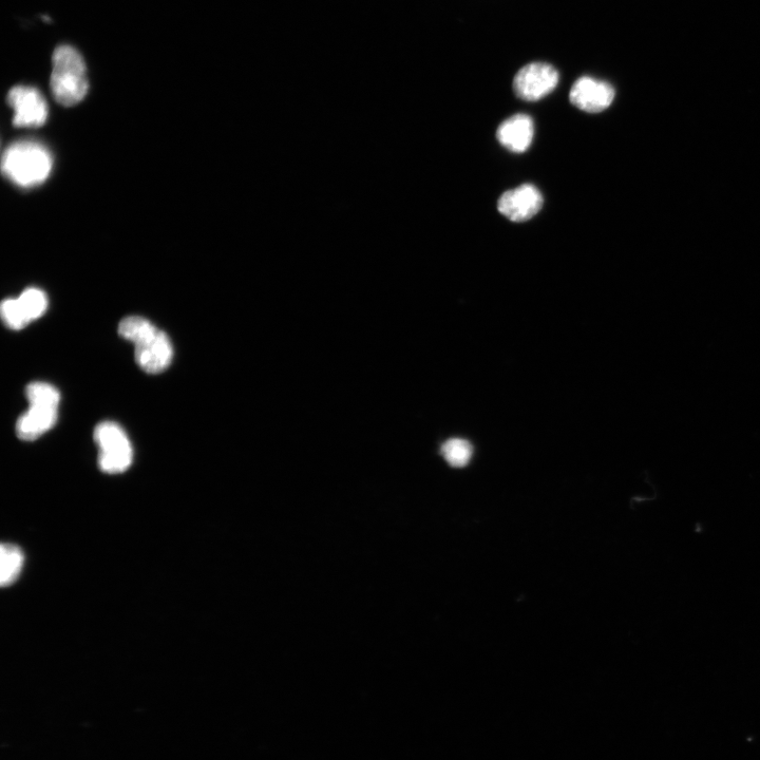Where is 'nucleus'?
<instances>
[{
	"instance_id": "1",
	"label": "nucleus",
	"mask_w": 760,
	"mask_h": 760,
	"mask_svg": "<svg viewBox=\"0 0 760 760\" xmlns=\"http://www.w3.org/2000/svg\"><path fill=\"white\" fill-rule=\"evenodd\" d=\"M119 333L136 346V360L142 370L149 374L165 371L173 359V346L168 336L150 321L140 316L123 319Z\"/></svg>"
},
{
	"instance_id": "2",
	"label": "nucleus",
	"mask_w": 760,
	"mask_h": 760,
	"mask_svg": "<svg viewBox=\"0 0 760 760\" xmlns=\"http://www.w3.org/2000/svg\"><path fill=\"white\" fill-rule=\"evenodd\" d=\"M51 90L57 103L71 107L84 100L89 89L82 55L68 45L57 47L52 57Z\"/></svg>"
},
{
	"instance_id": "3",
	"label": "nucleus",
	"mask_w": 760,
	"mask_h": 760,
	"mask_svg": "<svg viewBox=\"0 0 760 760\" xmlns=\"http://www.w3.org/2000/svg\"><path fill=\"white\" fill-rule=\"evenodd\" d=\"M2 168L4 175L14 184L31 187L47 180L52 169V157L40 143L19 141L6 149Z\"/></svg>"
},
{
	"instance_id": "4",
	"label": "nucleus",
	"mask_w": 760,
	"mask_h": 760,
	"mask_svg": "<svg viewBox=\"0 0 760 760\" xmlns=\"http://www.w3.org/2000/svg\"><path fill=\"white\" fill-rule=\"evenodd\" d=\"M26 394L29 410L19 417L16 433L23 441H34L54 427L59 416L61 394L46 383H32Z\"/></svg>"
},
{
	"instance_id": "5",
	"label": "nucleus",
	"mask_w": 760,
	"mask_h": 760,
	"mask_svg": "<svg viewBox=\"0 0 760 760\" xmlns=\"http://www.w3.org/2000/svg\"><path fill=\"white\" fill-rule=\"evenodd\" d=\"M94 440L100 448L99 466L106 473H122L132 463L133 451L124 430L112 422L95 428Z\"/></svg>"
},
{
	"instance_id": "6",
	"label": "nucleus",
	"mask_w": 760,
	"mask_h": 760,
	"mask_svg": "<svg viewBox=\"0 0 760 760\" xmlns=\"http://www.w3.org/2000/svg\"><path fill=\"white\" fill-rule=\"evenodd\" d=\"M559 72L547 63H531L515 76L513 89L517 97L527 102H537L553 92L559 84Z\"/></svg>"
},
{
	"instance_id": "7",
	"label": "nucleus",
	"mask_w": 760,
	"mask_h": 760,
	"mask_svg": "<svg viewBox=\"0 0 760 760\" xmlns=\"http://www.w3.org/2000/svg\"><path fill=\"white\" fill-rule=\"evenodd\" d=\"M8 104L14 110L16 127H40L48 119V105L42 93L29 86H16L8 94Z\"/></svg>"
},
{
	"instance_id": "8",
	"label": "nucleus",
	"mask_w": 760,
	"mask_h": 760,
	"mask_svg": "<svg viewBox=\"0 0 760 760\" xmlns=\"http://www.w3.org/2000/svg\"><path fill=\"white\" fill-rule=\"evenodd\" d=\"M543 203V196L536 186L523 184L504 193L499 199L498 209L512 222H525L541 211Z\"/></svg>"
},
{
	"instance_id": "9",
	"label": "nucleus",
	"mask_w": 760,
	"mask_h": 760,
	"mask_svg": "<svg viewBox=\"0 0 760 760\" xmlns=\"http://www.w3.org/2000/svg\"><path fill=\"white\" fill-rule=\"evenodd\" d=\"M615 99V89L611 84L589 76H583L572 87L569 100L578 109L588 113H599L610 107Z\"/></svg>"
},
{
	"instance_id": "10",
	"label": "nucleus",
	"mask_w": 760,
	"mask_h": 760,
	"mask_svg": "<svg viewBox=\"0 0 760 760\" xmlns=\"http://www.w3.org/2000/svg\"><path fill=\"white\" fill-rule=\"evenodd\" d=\"M534 135V121L522 113L504 121L497 131L500 144L516 154H522L528 150L534 140Z\"/></svg>"
},
{
	"instance_id": "11",
	"label": "nucleus",
	"mask_w": 760,
	"mask_h": 760,
	"mask_svg": "<svg viewBox=\"0 0 760 760\" xmlns=\"http://www.w3.org/2000/svg\"><path fill=\"white\" fill-rule=\"evenodd\" d=\"M12 307L27 327L31 321L43 316L48 308V299L42 290L30 288L17 299H12Z\"/></svg>"
},
{
	"instance_id": "12",
	"label": "nucleus",
	"mask_w": 760,
	"mask_h": 760,
	"mask_svg": "<svg viewBox=\"0 0 760 760\" xmlns=\"http://www.w3.org/2000/svg\"><path fill=\"white\" fill-rule=\"evenodd\" d=\"M0 557V584L5 587L13 584L21 575L25 556L17 546L3 544Z\"/></svg>"
},
{
	"instance_id": "13",
	"label": "nucleus",
	"mask_w": 760,
	"mask_h": 760,
	"mask_svg": "<svg viewBox=\"0 0 760 760\" xmlns=\"http://www.w3.org/2000/svg\"><path fill=\"white\" fill-rule=\"evenodd\" d=\"M472 453L471 444L463 439H451L442 446V454L445 460L450 466L456 468L468 465Z\"/></svg>"
}]
</instances>
